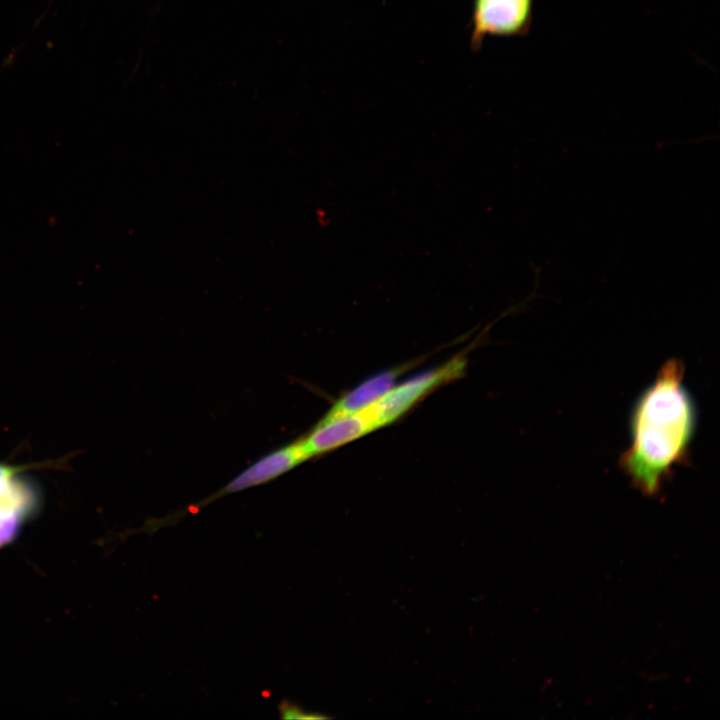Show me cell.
Segmentation results:
<instances>
[{
	"label": "cell",
	"mask_w": 720,
	"mask_h": 720,
	"mask_svg": "<svg viewBox=\"0 0 720 720\" xmlns=\"http://www.w3.org/2000/svg\"><path fill=\"white\" fill-rule=\"evenodd\" d=\"M684 373L681 360L668 359L631 409L630 445L620 455L619 466L646 496L657 495L674 469L688 463L698 414Z\"/></svg>",
	"instance_id": "cell-1"
},
{
	"label": "cell",
	"mask_w": 720,
	"mask_h": 720,
	"mask_svg": "<svg viewBox=\"0 0 720 720\" xmlns=\"http://www.w3.org/2000/svg\"><path fill=\"white\" fill-rule=\"evenodd\" d=\"M465 363L463 357L456 356L437 368L395 384L382 398L365 409L376 429L397 420L434 388L461 376Z\"/></svg>",
	"instance_id": "cell-2"
},
{
	"label": "cell",
	"mask_w": 720,
	"mask_h": 720,
	"mask_svg": "<svg viewBox=\"0 0 720 720\" xmlns=\"http://www.w3.org/2000/svg\"><path fill=\"white\" fill-rule=\"evenodd\" d=\"M307 459L309 456L300 439L278 447L251 463L214 494L188 506L180 519L187 513L197 512L221 497L273 481Z\"/></svg>",
	"instance_id": "cell-3"
},
{
	"label": "cell",
	"mask_w": 720,
	"mask_h": 720,
	"mask_svg": "<svg viewBox=\"0 0 720 720\" xmlns=\"http://www.w3.org/2000/svg\"><path fill=\"white\" fill-rule=\"evenodd\" d=\"M533 0H473L471 46L487 36H521L529 32Z\"/></svg>",
	"instance_id": "cell-4"
},
{
	"label": "cell",
	"mask_w": 720,
	"mask_h": 720,
	"mask_svg": "<svg viewBox=\"0 0 720 720\" xmlns=\"http://www.w3.org/2000/svg\"><path fill=\"white\" fill-rule=\"evenodd\" d=\"M376 427L364 409L356 413L325 417L301 440L309 458L339 448L372 432Z\"/></svg>",
	"instance_id": "cell-5"
},
{
	"label": "cell",
	"mask_w": 720,
	"mask_h": 720,
	"mask_svg": "<svg viewBox=\"0 0 720 720\" xmlns=\"http://www.w3.org/2000/svg\"><path fill=\"white\" fill-rule=\"evenodd\" d=\"M405 369L406 366L396 367L366 379L342 395L324 416L336 417L366 409L394 387L398 376Z\"/></svg>",
	"instance_id": "cell-6"
},
{
	"label": "cell",
	"mask_w": 720,
	"mask_h": 720,
	"mask_svg": "<svg viewBox=\"0 0 720 720\" xmlns=\"http://www.w3.org/2000/svg\"><path fill=\"white\" fill-rule=\"evenodd\" d=\"M26 514V508L14 492L0 491V545L15 536Z\"/></svg>",
	"instance_id": "cell-7"
},
{
	"label": "cell",
	"mask_w": 720,
	"mask_h": 720,
	"mask_svg": "<svg viewBox=\"0 0 720 720\" xmlns=\"http://www.w3.org/2000/svg\"><path fill=\"white\" fill-rule=\"evenodd\" d=\"M278 712L281 719H326L327 716L316 711H308L298 704L284 699L278 704Z\"/></svg>",
	"instance_id": "cell-8"
}]
</instances>
